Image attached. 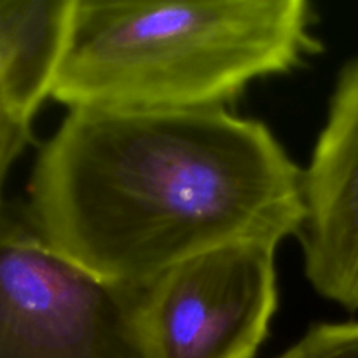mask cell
<instances>
[{"label": "cell", "instance_id": "cell-7", "mask_svg": "<svg viewBox=\"0 0 358 358\" xmlns=\"http://www.w3.org/2000/svg\"><path fill=\"white\" fill-rule=\"evenodd\" d=\"M276 358H358V322L313 325Z\"/></svg>", "mask_w": 358, "mask_h": 358}, {"label": "cell", "instance_id": "cell-6", "mask_svg": "<svg viewBox=\"0 0 358 358\" xmlns=\"http://www.w3.org/2000/svg\"><path fill=\"white\" fill-rule=\"evenodd\" d=\"M77 0H0V91L30 122L58 79Z\"/></svg>", "mask_w": 358, "mask_h": 358}, {"label": "cell", "instance_id": "cell-4", "mask_svg": "<svg viewBox=\"0 0 358 358\" xmlns=\"http://www.w3.org/2000/svg\"><path fill=\"white\" fill-rule=\"evenodd\" d=\"M276 248L227 245L143 287V322L156 357L254 358L278 306Z\"/></svg>", "mask_w": 358, "mask_h": 358}, {"label": "cell", "instance_id": "cell-8", "mask_svg": "<svg viewBox=\"0 0 358 358\" xmlns=\"http://www.w3.org/2000/svg\"><path fill=\"white\" fill-rule=\"evenodd\" d=\"M31 136V124L17 117L7 105L2 91H0V224L3 215V189L10 168L28 145Z\"/></svg>", "mask_w": 358, "mask_h": 358}, {"label": "cell", "instance_id": "cell-1", "mask_svg": "<svg viewBox=\"0 0 358 358\" xmlns=\"http://www.w3.org/2000/svg\"><path fill=\"white\" fill-rule=\"evenodd\" d=\"M303 170L226 108H72L35 159L31 229L94 275L143 289L192 257L303 226Z\"/></svg>", "mask_w": 358, "mask_h": 358}, {"label": "cell", "instance_id": "cell-5", "mask_svg": "<svg viewBox=\"0 0 358 358\" xmlns=\"http://www.w3.org/2000/svg\"><path fill=\"white\" fill-rule=\"evenodd\" d=\"M299 231L304 275L315 292L358 311V58L336 80L327 119L303 171Z\"/></svg>", "mask_w": 358, "mask_h": 358}, {"label": "cell", "instance_id": "cell-3", "mask_svg": "<svg viewBox=\"0 0 358 358\" xmlns=\"http://www.w3.org/2000/svg\"><path fill=\"white\" fill-rule=\"evenodd\" d=\"M0 358H157L142 289L101 278L31 227L2 220Z\"/></svg>", "mask_w": 358, "mask_h": 358}, {"label": "cell", "instance_id": "cell-2", "mask_svg": "<svg viewBox=\"0 0 358 358\" xmlns=\"http://www.w3.org/2000/svg\"><path fill=\"white\" fill-rule=\"evenodd\" d=\"M304 0H77L51 98L72 108H226L318 55Z\"/></svg>", "mask_w": 358, "mask_h": 358}]
</instances>
